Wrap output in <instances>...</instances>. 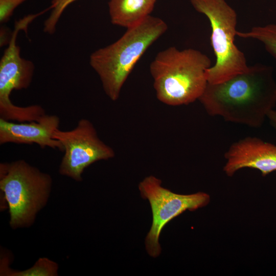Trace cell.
<instances>
[{
    "mask_svg": "<svg viewBox=\"0 0 276 276\" xmlns=\"http://www.w3.org/2000/svg\"><path fill=\"white\" fill-rule=\"evenodd\" d=\"M77 0H52L49 7L51 12L44 22L43 31L53 34L56 31L57 24L65 9Z\"/></svg>",
    "mask_w": 276,
    "mask_h": 276,
    "instance_id": "14",
    "label": "cell"
},
{
    "mask_svg": "<svg viewBox=\"0 0 276 276\" xmlns=\"http://www.w3.org/2000/svg\"><path fill=\"white\" fill-rule=\"evenodd\" d=\"M194 9L209 20L211 43L215 63L206 72L208 83L216 84L246 71L249 66L244 54L235 43L237 14L225 0H190Z\"/></svg>",
    "mask_w": 276,
    "mask_h": 276,
    "instance_id": "5",
    "label": "cell"
},
{
    "mask_svg": "<svg viewBox=\"0 0 276 276\" xmlns=\"http://www.w3.org/2000/svg\"><path fill=\"white\" fill-rule=\"evenodd\" d=\"M267 119L271 127L276 131V110L274 109L270 110L267 114Z\"/></svg>",
    "mask_w": 276,
    "mask_h": 276,
    "instance_id": "17",
    "label": "cell"
},
{
    "mask_svg": "<svg viewBox=\"0 0 276 276\" xmlns=\"http://www.w3.org/2000/svg\"><path fill=\"white\" fill-rule=\"evenodd\" d=\"M210 58L194 49L170 47L158 52L150 64L157 99L169 106L188 105L198 100L208 84Z\"/></svg>",
    "mask_w": 276,
    "mask_h": 276,
    "instance_id": "2",
    "label": "cell"
},
{
    "mask_svg": "<svg viewBox=\"0 0 276 276\" xmlns=\"http://www.w3.org/2000/svg\"><path fill=\"white\" fill-rule=\"evenodd\" d=\"M139 189L141 197L149 202L152 211V222L145 239V247L153 258L161 252L159 238L169 222L187 210L195 211L206 206L210 201L209 195L204 192L187 195L174 193L163 187L162 181L152 175L140 182Z\"/></svg>",
    "mask_w": 276,
    "mask_h": 276,
    "instance_id": "7",
    "label": "cell"
},
{
    "mask_svg": "<svg viewBox=\"0 0 276 276\" xmlns=\"http://www.w3.org/2000/svg\"><path fill=\"white\" fill-rule=\"evenodd\" d=\"M156 0H109L111 22L126 29L133 27L150 15Z\"/></svg>",
    "mask_w": 276,
    "mask_h": 276,
    "instance_id": "11",
    "label": "cell"
},
{
    "mask_svg": "<svg viewBox=\"0 0 276 276\" xmlns=\"http://www.w3.org/2000/svg\"><path fill=\"white\" fill-rule=\"evenodd\" d=\"M223 171L232 176L239 170L248 168L262 175L276 171V145L255 136H247L233 143L224 153Z\"/></svg>",
    "mask_w": 276,
    "mask_h": 276,
    "instance_id": "9",
    "label": "cell"
},
{
    "mask_svg": "<svg viewBox=\"0 0 276 276\" xmlns=\"http://www.w3.org/2000/svg\"><path fill=\"white\" fill-rule=\"evenodd\" d=\"M51 176L22 159L0 164V189L8 205L10 225L27 227L45 205Z\"/></svg>",
    "mask_w": 276,
    "mask_h": 276,
    "instance_id": "4",
    "label": "cell"
},
{
    "mask_svg": "<svg viewBox=\"0 0 276 276\" xmlns=\"http://www.w3.org/2000/svg\"><path fill=\"white\" fill-rule=\"evenodd\" d=\"M198 100L211 116L252 128L261 127L276 104L273 68L256 63L224 81L208 83Z\"/></svg>",
    "mask_w": 276,
    "mask_h": 276,
    "instance_id": "1",
    "label": "cell"
},
{
    "mask_svg": "<svg viewBox=\"0 0 276 276\" xmlns=\"http://www.w3.org/2000/svg\"><path fill=\"white\" fill-rule=\"evenodd\" d=\"M53 136L63 147L59 173L77 181L82 180V174L87 167L115 155L113 149L99 138L93 124L86 119H80L73 129H57Z\"/></svg>",
    "mask_w": 276,
    "mask_h": 276,
    "instance_id": "8",
    "label": "cell"
},
{
    "mask_svg": "<svg viewBox=\"0 0 276 276\" xmlns=\"http://www.w3.org/2000/svg\"><path fill=\"white\" fill-rule=\"evenodd\" d=\"M237 36L259 41L267 52L276 59V24L255 26L245 32L237 31Z\"/></svg>",
    "mask_w": 276,
    "mask_h": 276,
    "instance_id": "12",
    "label": "cell"
},
{
    "mask_svg": "<svg viewBox=\"0 0 276 276\" xmlns=\"http://www.w3.org/2000/svg\"><path fill=\"white\" fill-rule=\"evenodd\" d=\"M60 123L59 117L55 114H45L37 121L18 123L0 118V144H36L41 148L63 151L61 143L53 136Z\"/></svg>",
    "mask_w": 276,
    "mask_h": 276,
    "instance_id": "10",
    "label": "cell"
},
{
    "mask_svg": "<svg viewBox=\"0 0 276 276\" xmlns=\"http://www.w3.org/2000/svg\"><path fill=\"white\" fill-rule=\"evenodd\" d=\"M58 265L54 262L47 258H40L31 268L20 271L4 270L1 274L9 275H57Z\"/></svg>",
    "mask_w": 276,
    "mask_h": 276,
    "instance_id": "13",
    "label": "cell"
},
{
    "mask_svg": "<svg viewBox=\"0 0 276 276\" xmlns=\"http://www.w3.org/2000/svg\"><path fill=\"white\" fill-rule=\"evenodd\" d=\"M40 12L30 14L15 23L8 47L0 61V118L6 121L26 122L37 121L45 114L42 106L35 104L19 106L14 104L10 95L14 90L27 89L30 85L35 66L30 60L20 56L16 43L19 30H26L28 25Z\"/></svg>",
    "mask_w": 276,
    "mask_h": 276,
    "instance_id": "6",
    "label": "cell"
},
{
    "mask_svg": "<svg viewBox=\"0 0 276 276\" xmlns=\"http://www.w3.org/2000/svg\"><path fill=\"white\" fill-rule=\"evenodd\" d=\"M27 0H0V23L7 22L14 10Z\"/></svg>",
    "mask_w": 276,
    "mask_h": 276,
    "instance_id": "15",
    "label": "cell"
},
{
    "mask_svg": "<svg viewBox=\"0 0 276 276\" xmlns=\"http://www.w3.org/2000/svg\"><path fill=\"white\" fill-rule=\"evenodd\" d=\"M8 31L6 28L1 27V47H3L6 43L8 44L11 38L9 39Z\"/></svg>",
    "mask_w": 276,
    "mask_h": 276,
    "instance_id": "16",
    "label": "cell"
},
{
    "mask_svg": "<svg viewBox=\"0 0 276 276\" xmlns=\"http://www.w3.org/2000/svg\"><path fill=\"white\" fill-rule=\"evenodd\" d=\"M166 22L149 15L127 29L116 41L94 51L89 63L98 74L105 94L118 99L123 85L135 65L147 50L167 30Z\"/></svg>",
    "mask_w": 276,
    "mask_h": 276,
    "instance_id": "3",
    "label": "cell"
}]
</instances>
